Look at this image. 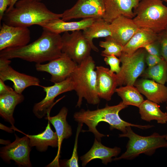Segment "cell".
I'll return each instance as SVG.
<instances>
[{
	"label": "cell",
	"instance_id": "obj_1",
	"mask_svg": "<svg viewBox=\"0 0 167 167\" xmlns=\"http://www.w3.org/2000/svg\"><path fill=\"white\" fill-rule=\"evenodd\" d=\"M43 29L40 37L31 43L0 51V58L8 59L19 58L41 63L59 57L62 53V36L59 34Z\"/></svg>",
	"mask_w": 167,
	"mask_h": 167
},
{
	"label": "cell",
	"instance_id": "obj_2",
	"mask_svg": "<svg viewBox=\"0 0 167 167\" xmlns=\"http://www.w3.org/2000/svg\"><path fill=\"white\" fill-rule=\"evenodd\" d=\"M127 106L122 101L113 106H109L106 104L104 108L94 110L81 109L79 111L76 112L73 117L75 121L78 123H84L86 125L88 130L85 131L92 133L95 138L99 141H101L102 137L105 136L99 132L96 129V127L100 122H104L108 123L110 126V130L116 129L122 131V133L126 132V127L129 126L142 129H149L154 126L150 125L133 124L122 120L119 116V113Z\"/></svg>",
	"mask_w": 167,
	"mask_h": 167
},
{
	"label": "cell",
	"instance_id": "obj_3",
	"mask_svg": "<svg viewBox=\"0 0 167 167\" xmlns=\"http://www.w3.org/2000/svg\"><path fill=\"white\" fill-rule=\"evenodd\" d=\"M62 14L49 10L41 2L35 0H19L10 10L6 11L3 22L11 26L28 27L40 24L53 19L61 18Z\"/></svg>",
	"mask_w": 167,
	"mask_h": 167
},
{
	"label": "cell",
	"instance_id": "obj_4",
	"mask_svg": "<svg viewBox=\"0 0 167 167\" xmlns=\"http://www.w3.org/2000/svg\"><path fill=\"white\" fill-rule=\"evenodd\" d=\"M96 67L94 60L90 56L78 64L70 76L74 84V90L78 96L76 107L81 106L83 98L90 104H98L100 102L97 91Z\"/></svg>",
	"mask_w": 167,
	"mask_h": 167
},
{
	"label": "cell",
	"instance_id": "obj_5",
	"mask_svg": "<svg viewBox=\"0 0 167 167\" xmlns=\"http://www.w3.org/2000/svg\"><path fill=\"white\" fill-rule=\"evenodd\" d=\"M133 11V20L139 28L149 29L157 34L167 28V6L163 0H140Z\"/></svg>",
	"mask_w": 167,
	"mask_h": 167
},
{
	"label": "cell",
	"instance_id": "obj_6",
	"mask_svg": "<svg viewBox=\"0 0 167 167\" xmlns=\"http://www.w3.org/2000/svg\"><path fill=\"white\" fill-rule=\"evenodd\" d=\"M131 126L126 127L125 133L119 135V137H127L129 140L126 145V150L120 156L116 157L113 161L124 159L131 160L141 154L151 156L160 148H167L166 134L160 135L154 132L148 136H142L135 133Z\"/></svg>",
	"mask_w": 167,
	"mask_h": 167
},
{
	"label": "cell",
	"instance_id": "obj_7",
	"mask_svg": "<svg viewBox=\"0 0 167 167\" xmlns=\"http://www.w3.org/2000/svg\"><path fill=\"white\" fill-rule=\"evenodd\" d=\"M146 51L140 48L131 54L122 53L119 57L122 63L120 72L116 74L118 86L132 85L146 69Z\"/></svg>",
	"mask_w": 167,
	"mask_h": 167
},
{
	"label": "cell",
	"instance_id": "obj_8",
	"mask_svg": "<svg viewBox=\"0 0 167 167\" xmlns=\"http://www.w3.org/2000/svg\"><path fill=\"white\" fill-rule=\"evenodd\" d=\"M42 88L46 96L42 101L34 105L32 110L35 116L39 119L49 115L53 106L65 96L54 102L55 98L57 96L64 92L74 90L75 87L74 82L70 76L62 81L54 83L52 86H43Z\"/></svg>",
	"mask_w": 167,
	"mask_h": 167
},
{
	"label": "cell",
	"instance_id": "obj_9",
	"mask_svg": "<svg viewBox=\"0 0 167 167\" xmlns=\"http://www.w3.org/2000/svg\"><path fill=\"white\" fill-rule=\"evenodd\" d=\"M62 38V52L78 64L90 56L91 47L81 30L64 32Z\"/></svg>",
	"mask_w": 167,
	"mask_h": 167
},
{
	"label": "cell",
	"instance_id": "obj_10",
	"mask_svg": "<svg viewBox=\"0 0 167 167\" xmlns=\"http://www.w3.org/2000/svg\"><path fill=\"white\" fill-rule=\"evenodd\" d=\"M15 139L13 142L1 148L0 156L5 162L8 163L10 160L14 161L20 167H31L30 153L31 147L29 139L26 135L19 138L15 134Z\"/></svg>",
	"mask_w": 167,
	"mask_h": 167
},
{
	"label": "cell",
	"instance_id": "obj_11",
	"mask_svg": "<svg viewBox=\"0 0 167 167\" xmlns=\"http://www.w3.org/2000/svg\"><path fill=\"white\" fill-rule=\"evenodd\" d=\"M78 65L62 53L59 57L46 64L36 63L35 68L38 71L49 74L51 75L50 81L55 83L62 81L70 76Z\"/></svg>",
	"mask_w": 167,
	"mask_h": 167
},
{
	"label": "cell",
	"instance_id": "obj_12",
	"mask_svg": "<svg viewBox=\"0 0 167 167\" xmlns=\"http://www.w3.org/2000/svg\"><path fill=\"white\" fill-rule=\"evenodd\" d=\"M105 12L104 0H78L71 8L62 13V19L88 18H103Z\"/></svg>",
	"mask_w": 167,
	"mask_h": 167
},
{
	"label": "cell",
	"instance_id": "obj_13",
	"mask_svg": "<svg viewBox=\"0 0 167 167\" xmlns=\"http://www.w3.org/2000/svg\"><path fill=\"white\" fill-rule=\"evenodd\" d=\"M11 62L10 59L0 58V79L4 82L8 80L12 82L16 92L22 93L25 89L31 86L43 87L40 85L38 78L15 70L10 65Z\"/></svg>",
	"mask_w": 167,
	"mask_h": 167
},
{
	"label": "cell",
	"instance_id": "obj_14",
	"mask_svg": "<svg viewBox=\"0 0 167 167\" xmlns=\"http://www.w3.org/2000/svg\"><path fill=\"white\" fill-rule=\"evenodd\" d=\"M30 40V32L28 27L11 26L3 22L0 30V51L25 46Z\"/></svg>",
	"mask_w": 167,
	"mask_h": 167
},
{
	"label": "cell",
	"instance_id": "obj_15",
	"mask_svg": "<svg viewBox=\"0 0 167 167\" xmlns=\"http://www.w3.org/2000/svg\"><path fill=\"white\" fill-rule=\"evenodd\" d=\"M140 0H104L105 12L103 18L110 23L118 17L123 15L133 19L135 16L133 9Z\"/></svg>",
	"mask_w": 167,
	"mask_h": 167
},
{
	"label": "cell",
	"instance_id": "obj_16",
	"mask_svg": "<svg viewBox=\"0 0 167 167\" xmlns=\"http://www.w3.org/2000/svg\"><path fill=\"white\" fill-rule=\"evenodd\" d=\"M111 37L124 46L139 28L133 19L123 15L114 19L110 23Z\"/></svg>",
	"mask_w": 167,
	"mask_h": 167
},
{
	"label": "cell",
	"instance_id": "obj_17",
	"mask_svg": "<svg viewBox=\"0 0 167 167\" xmlns=\"http://www.w3.org/2000/svg\"><path fill=\"white\" fill-rule=\"evenodd\" d=\"M96 88L100 98L109 101L118 86L117 75L110 69L102 66L96 67Z\"/></svg>",
	"mask_w": 167,
	"mask_h": 167
},
{
	"label": "cell",
	"instance_id": "obj_18",
	"mask_svg": "<svg viewBox=\"0 0 167 167\" xmlns=\"http://www.w3.org/2000/svg\"><path fill=\"white\" fill-rule=\"evenodd\" d=\"M134 86L148 100L158 104L167 100V86L153 80L142 78L138 79Z\"/></svg>",
	"mask_w": 167,
	"mask_h": 167
},
{
	"label": "cell",
	"instance_id": "obj_19",
	"mask_svg": "<svg viewBox=\"0 0 167 167\" xmlns=\"http://www.w3.org/2000/svg\"><path fill=\"white\" fill-rule=\"evenodd\" d=\"M97 18H86L79 21L73 22H67L61 18H58L50 20L39 26L42 27L43 29L60 34L69 31L83 30L92 25Z\"/></svg>",
	"mask_w": 167,
	"mask_h": 167
},
{
	"label": "cell",
	"instance_id": "obj_20",
	"mask_svg": "<svg viewBox=\"0 0 167 167\" xmlns=\"http://www.w3.org/2000/svg\"><path fill=\"white\" fill-rule=\"evenodd\" d=\"M121 152L120 148L117 147L113 148L107 147L95 138L91 149L80 157L82 166L84 167L90 161L96 159H101L103 164L107 165L113 161L112 157L117 156Z\"/></svg>",
	"mask_w": 167,
	"mask_h": 167
},
{
	"label": "cell",
	"instance_id": "obj_21",
	"mask_svg": "<svg viewBox=\"0 0 167 167\" xmlns=\"http://www.w3.org/2000/svg\"><path fill=\"white\" fill-rule=\"evenodd\" d=\"M24 99L22 93H18L13 89L0 95V116L11 125L13 129L15 122L13 116L15 109Z\"/></svg>",
	"mask_w": 167,
	"mask_h": 167
},
{
	"label": "cell",
	"instance_id": "obj_22",
	"mask_svg": "<svg viewBox=\"0 0 167 167\" xmlns=\"http://www.w3.org/2000/svg\"><path fill=\"white\" fill-rule=\"evenodd\" d=\"M67 113V109L63 107L57 115L53 117H50L49 115L45 118L53 126L58 137V150L57 155L54 160L55 162H58V157L63 140L64 139L68 138L72 134L71 127L66 120Z\"/></svg>",
	"mask_w": 167,
	"mask_h": 167
},
{
	"label": "cell",
	"instance_id": "obj_23",
	"mask_svg": "<svg viewBox=\"0 0 167 167\" xmlns=\"http://www.w3.org/2000/svg\"><path fill=\"white\" fill-rule=\"evenodd\" d=\"M158 34L145 28H139L123 47L122 53L131 54L144 45L158 39Z\"/></svg>",
	"mask_w": 167,
	"mask_h": 167
},
{
	"label": "cell",
	"instance_id": "obj_24",
	"mask_svg": "<svg viewBox=\"0 0 167 167\" xmlns=\"http://www.w3.org/2000/svg\"><path fill=\"white\" fill-rule=\"evenodd\" d=\"M29 139V144L35 147L40 152L46 151L49 146L56 148L58 146V138L57 134L52 130L48 121L45 130L36 135H26Z\"/></svg>",
	"mask_w": 167,
	"mask_h": 167
},
{
	"label": "cell",
	"instance_id": "obj_25",
	"mask_svg": "<svg viewBox=\"0 0 167 167\" xmlns=\"http://www.w3.org/2000/svg\"><path fill=\"white\" fill-rule=\"evenodd\" d=\"M85 38L90 45L92 50L98 52V49L94 44L93 40L111 36L110 23L103 18H97L90 26L82 31Z\"/></svg>",
	"mask_w": 167,
	"mask_h": 167
},
{
	"label": "cell",
	"instance_id": "obj_26",
	"mask_svg": "<svg viewBox=\"0 0 167 167\" xmlns=\"http://www.w3.org/2000/svg\"><path fill=\"white\" fill-rule=\"evenodd\" d=\"M139 108L142 120L148 122L155 120L158 123L161 124L167 123L166 113L161 111L158 104L147 100H144Z\"/></svg>",
	"mask_w": 167,
	"mask_h": 167
},
{
	"label": "cell",
	"instance_id": "obj_27",
	"mask_svg": "<svg viewBox=\"0 0 167 167\" xmlns=\"http://www.w3.org/2000/svg\"><path fill=\"white\" fill-rule=\"evenodd\" d=\"M121 98L123 103L138 108L144 101L143 97L137 88L134 86L126 85L120 86L115 90Z\"/></svg>",
	"mask_w": 167,
	"mask_h": 167
},
{
	"label": "cell",
	"instance_id": "obj_28",
	"mask_svg": "<svg viewBox=\"0 0 167 167\" xmlns=\"http://www.w3.org/2000/svg\"><path fill=\"white\" fill-rule=\"evenodd\" d=\"M140 76L165 84L167 79V62L163 59L157 64L146 68Z\"/></svg>",
	"mask_w": 167,
	"mask_h": 167
},
{
	"label": "cell",
	"instance_id": "obj_29",
	"mask_svg": "<svg viewBox=\"0 0 167 167\" xmlns=\"http://www.w3.org/2000/svg\"><path fill=\"white\" fill-rule=\"evenodd\" d=\"M105 38V41H100L99 43V46L104 49L101 55L103 57L114 55L119 58L122 53L123 46L115 41L111 36Z\"/></svg>",
	"mask_w": 167,
	"mask_h": 167
},
{
	"label": "cell",
	"instance_id": "obj_30",
	"mask_svg": "<svg viewBox=\"0 0 167 167\" xmlns=\"http://www.w3.org/2000/svg\"><path fill=\"white\" fill-rule=\"evenodd\" d=\"M83 123L79 122L75 135V142L71 158L64 163V165L69 167H78V157L77 154L78 140L79 135L81 131Z\"/></svg>",
	"mask_w": 167,
	"mask_h": 167
},
{
	"label": "cell",
	"instance_id": "obj_31",
	"mask_svg": "<svg viewBox=\"0 0 167 167\" xmlns=\"http://www.w3.org/2000/svg\"><path fill=\"white\" fill-rule=\"evenodd\" d=\"M104 61L107 65L109 66L110 70L113 73L118 74L120 71L121 67L120 66L121 62L119 58L114 55L106 56L104 57Z\"/></svg>",
	"mask_w": 167,
	"mask_h": 167
},
{
	"label": "cell",
	"instance_id": "obj_32",
	"mask_svg": "<svg viewBox=\"0 0 167 167\" xmlns=\"http://www.w3.org/2000/svg\"><path fill=\"white\" fill-rule=\"evenodd\" d=\"M158 40L160 45L161 57L167 62V32L166 30L158 34Z\"/></svg>",
	"mask_w": 167,
	"mask_h": 167
},
{
	"label": "cell",
	"instance_id": "obj_33",
	"mask_svg": "<svg viewBox=\"0 0 167 167\" xmlns=\"http://www.w3.org/2000/svg\"><path fill=\"white\" fill-rule=\"evenodd\" d=\"M143 48L148 53L162 58L161 56L160 45L158 39L144 45Z\"/></svg>",
	"mask_w": 167,
	"mask_h": 167
},
{
	"label": "cell",
	"instance_id": "obj_34",
	"mask_svg": "<svg viewBox=\"0 0 167 167\" xmlns=\"http://www.w3.org/2000/svg\"><path fill=\"white\" fill-rule=\"evenodd\" d=\"M163 59L161 58L150 54L146 52L145 60L148 67H151L157 64Z\"/></svg>",
	"mask_w": 167,
	"mask_h": 167
},
{
	"label": "cell",
	"instance_id": "obj_35",
	"mask_svg": "<svg viewBox=\"0 0 167 167\" xmlns=\"http://www.w3.org/2000/svg\"><path fill=\"white\" fill-rule=\"evenodd\" d=\"M11 0H0V21L2 20L3 15L7 10V7L9 6Z\"/></svg>",
	"mask_w": 167,
	"mask_h": 167
},
{
	"label": "cell",
	"instance_id": "obj_36",
	"mask_svg": "<svg viewBox=\"0 0 167 167\" xmlns=\"http://www.w3.org/2000/svg\"><path fill=\"white\" fill-rule=\"evenodd\" d=\"M13 89L10 87L6 85L4 82L0 79V95L10 91Z\"/></svg>",
	"mask_w": 167,
	"mask_h": 167
},
{
	"label": "cell",
	"instance_id": "obj_37",
	"mask_svg": "<svg viewBox=\"0 0 167 167\" xmlns=\"http://www.w3.org/2000/svg\"><path fill=\"white\" fill-rule=\"evenodd\" d=\"M0 128L1 129L9 133H12L13 132V129L12 128L8 127L1 123L0 124Z\"/></svg>",
	"mask_w": 167,
	"mask_h": 167
},
{
	"label": "cell",
	"instance_id": "obj_38",
	"mask_svg": "<svg viewBox=\"0 0 167 167\" xmlns=\"http://www.w3.org/2000/svg\"><path fill=\"white\" fill-rule=\"evenodd\" d=\"M19 0H11V3L9 6L8 8L7 9L6 11H8L11 10L14 6L16 2L18 1ZM36 1L41 2L42 0H35Z\"/></svg>",
	"mask_w": 167,
	"mask_h": 167
},
{
	"label": "cell",
	"instance_id": "obj_39",
	"mask_svg": "<svg viewBox=\"0 0 167 167\" xmlns=\"http://www.w3.org/2000/svg\"><path fill=\"white\" fill-rule=\"evenodd\" d=\"M0 144L6 145H7L11 143L10 141L9 140H5L2 139H0Z\"/></svg>",
	"mask_w": 167,
	"mask_h": 167
},
{
	"label": "cell",
	"instance_id": "obj_40",
	"mask_svg": "<svg viewBox=\"0 0 167 167\" xmlns=\"http://www.w3.org/2000/svg\"><path fill=\"white\" fill-rule=\"evenodd\" d=\"M166 113L167 116V106L166 107ZM166 139L167 140V134H166Z\"/></svg>",
	"mask_w": 167,
	"mask_h": 167
},
{
	"label": "cell",
	"instance_id": "obj_41",
	"mask_svg": "<svg viewBox=\"0 0 167 167\" xmlns=\"http://www.w3.org/2000/svg\"><path fill=\"white\" fill-rule=\"evenodd\" d=\"M163 1H165L166 2H167V0H163Z\"/></svg>",
	"mask_w": 167,
	"mask_h": 167
},
{
	"label": "cell",
	"instance_id": "obj_42",
	"mask_svg": "<svg viewBox=\"0 0 167 167\" xmlns=\"http://www.w3.org/2000/svg\"><path fill=\"white\" fill-rule=\"evenodd\" d=\"M166 104H167V101H166Z\"/></svg>",
	"mask_w": 167,
	"mask_h": 167
},
{
	"label": "cell",
	"instance_id": "obj_43",
	"mask_svg": "<svg viewBox=\"0 0 167 167\" xmlns=\"http://www.w3.org/2000/svg\"><path fill=\"white\" fill-rule=\"evenodd\" d=\"M166 31L167 32V28L166 29Z\"/></svg>",
	"mask_w": 167,
	"mask_h": 167
},
{
	"label": "cell",
	"instance_id": "obj_44",
	"mask_svg": "<svg viewBox=\"0 0 167 167\" xmlns=\"http://www.w3.org/2000/svg\"><path fill=\"white\" fill-rule=\"evenodd\" d=\"M166 83H167V81H166Z\"/></svg>",
	"mask_w": 167,
	"mask_h": 167
}]
</instances>
